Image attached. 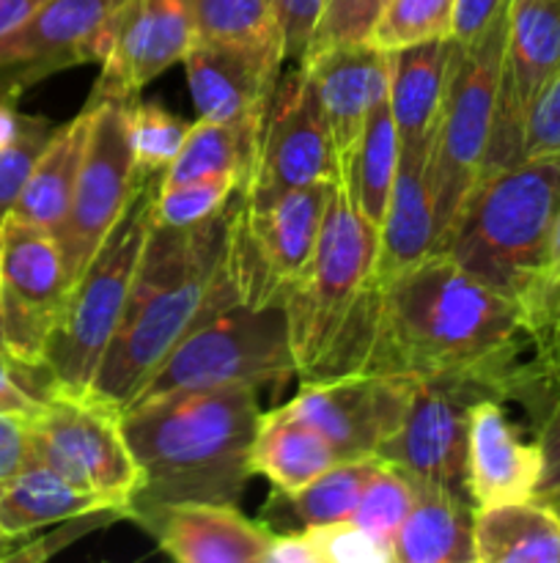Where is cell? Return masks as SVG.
I'll return each instance as SVG.
<instances>
[{
    "label": "cell",
    "mask_w": 560,
    "mask_h": 563,
    "mask_svg": "<svg viewBox=\"0 0 560 563\" xmlns=\"http://www.w3.org/2000/svg\"><path fill=\"white\" fill-rule=\"evenodd\" d=\"M530 352L511 297L432 251L393 278L377 280L371 341L360 374L406 379H467L505 401V388Z\"/></svg>",
    "instance_id": "1"
},
{
    "label": "cell",
    "mask_w": 560,
    "mask_h": 563,
    "mask_svg": "<svg viewBox=\"0 0 560 563\" xmlns=\"http://www.w3.org/2000/svg\"><path fill=\"white\" fill-rule=\"evenodd\" d=\"M236 302L228 269V207L190 229L154 223L121 328L88 396L124 412L181 339Z\"/></svg>",
    "instance_id": "2"
},
{
    "label": "cell",
    "mask_w": 560,
    "mask_h": 563,
    "mask_svg": "<svg viewBox=\"0 0 560 563\" xmlns=\"http://www.w3.org/2000/svg\"><path fill=\"white\" fill-rule=\"evenodd\" d=\"M258 416V390L247 385L179 390L126 407L121 427L143 476L126 517L187 500L236 504L253 476Z\"/></svg>",
    "instance_id": "3"
},
{
    "label": "cell",
    "mask_w": 560,
    "mask_h": 563,
    "mask_svg": "<svg viewBox=\"0 0 560 563\" xmlns=\"http://www.w3.org/2000/svg\"><path fill=\"white\" fill-rule=\"evenodd\" d=\"M377 253L379 231L351 209L338 181L311 267L283 302L302 383L360 374L377 302Z\"/></svg>",
    "instance_id": "4"
},
{
    "label": "cell",
    "mask_w": 560,
    "mask_h": 563,
    "mask_svg": "<svg viewBox=\"0 0 560 563\" xmlns=\"http://www.w3.org/2000/svg\"><path fill=\"white\" fill-rule=\"evenodd\" d=\"M560 212V154L478 176L434 251L472 278L519 300L541 267Z\"/></svg>",
    "instance_id": "5"
},
{
    "label": "cell",
    "mask_w": 560,
    "mask_h": 563,
    "mask_svg": "<svg viewBox=\"0 0 560 563\" xmlns=\"http://www.w3.org/2000/svg\"><path fill=\"white\" fill-rule=\"evenodd\" d=\"M159 179L148 176L137 190L135 201L119 220L108 240L102 242L80 278L71 284L64 313L49 339L42 361L44 394L64 390V394H88L115 339L130 302L132 286L141 273L143 253L154 231V201H157ZM42 394V396H44Z\"/></svg>",
    "instance_id": "6"
},
{
    "label": "cell",
    "mask_w": 560,
    "mask_h": 563,
    "mask_svg": "<svg viewBox=\"0 0 560 563\" xmlns=\"http://www.w3.org/2000/svg\"><path fill=\"white\" fill-rule=\"evenodd\" d=\"M508 11H503L475 42H453V58H450L445 97L439 104L426 163L437 242L453 225L486 159L505 38H508Z\"/></svg>",
    "instance_id": "7"
},
{
    "label": "cell",
    "mask_w": 560,
    "mask_h": 563,
    "mask_svg": "<svg viewBox=\"0 0 560 563\" xmlns=\"http://www.w3.org/2000/svg\"><path fill=\"white\" fill-rule=\"evenodd\" d=\"M296 374L283 306H236L198 324L181 344L159 363L132 405L179 390H209L247 385L285 383Z\"/></svg>",
    "instance_id": "8"
},
{
    "label": "cell",
    "mask_w": 560,
    "mask_h": 563,
    "mask_svg": "<svg viewBox=\"0 0 560 563\" xmlns=\"http://www.w3.org/2000/svg\"><path fill=\"white\" fill-rule=\"evenodd\" d=\"M338 181L294 187L272 201L228 203V269L239 302L283 306L311 267L329 196Z\"/></svg>",
    "instance_id": "9"
},
{
    "label": "cell",
    "mask_w": 560,
    "mask_h": 563,
    "mask_svg": "<svg viewBox=\"0 0 560 563\" xmlns=\"http://www.w3.org/2000/svg\"><path fill=\"white\" fill-rule=\"evenodd\" d=\"M33 460L82 493L126 515L141 493V467L121 427V410L88 394L47 390L31 416Z\"/></svg>",
    "instance_id": "10"
},
{
    "label": "cell",
    "mask_w": 560,
    "mask_h": 563,
    "mask_svg": "<svg viewBox=\"0 0 560 563\" xmlns=\"http://www.w3.org/2000/svg\"><path fill=\"white\" fill-rule=\"evenodd\" d=\"M135 99L119 93L93 91L88 99V141L77 174L75 196L66 220L55 231V242L64 256L69 284H75L102 247L110 231L119 225L137 190L148 176L137 170L130 135V108Z\"/></svg>",
    "instance_id": "11"
},
{
    "label": "cell",
    "mask_w": 560,
    "mask_h": 563,
    "mask_svg": "<svg viewBox=\"0 0 560 563\" xmlns=\"http://www.w3.org/2000/svg\"><path fill=\"white\" fill-rule=\"evenodd\" d=\"M69 289L55 236L5 214L0 220V328L5 355L20 372H42Z\"/></svg>",
    "instance_id": "12"
},
{
    "label": "cell",
    "mask_w": 560,
    "mask_h": 563,
    "mask_svg": "<svg viewBox=\"0 0 560 563\" xmlns=\"http://www.w3.org/2000/svg\"><path fill=\"white\" fill-rule=\"evenodd\" d=\"M316 181H340V163L305 71L278 80L258 132L256 159L239 192L247 201H272L280 192Z\"/></svg>",
    "instance_id": "13"
},
{
    "label": "cell",
    "mask_w": 560,
    "mask_h": 563,
    "mask_svg": "<svg viewBox=\"0 0 560 563\" xmlns=\"http://www.w3.org/2000/svg\"><path fill=\"white\" fill-rule=\"evenodd\" d=\"M483 396H489L486 390L467 379H410L401 427L379 449L377 460L399 467L415 484L467 495L470 410Z\"/></svg>",
    "instance_id": "14"
},
{
    "label": "cell",
    "mask_w": 560,
    "mask_h": 563,
    "mask_svg": "<svg viewBox=\"0 0 560 563\" xmlns=\"http://www.w3.org/2000/svg\"><path fill=\"white\" fill-rule=\"evenodd\" d=\"M558 66L560 0H511L497 104L481 176L522 163L525 115Z\"/></svg>",
    "instance_id": "15"
},
{
    "label": "cell",
    "mask_w": 560,
    "mask_h": 563,
    "mask_svg": "<svg viewBox=\"0 0 560 563\" xmlns=\"http://www.w3.org/2000/svg\"><path fill=\"white\" fill-rule=\"evenodd\" d=\"M126 0H47L0 42V86L20 97L27 86L77 64H102Z\"/></svg>",
    "instance_id": "16"
},
{
    "label": "cell",
    "mask_w": 560,
    "mask_h": 563,
    "mask_svg": "<svg viewBox=\"0 0 560 563\" xmlns=\"http://www.w3.org/2000/svg\"><path fill=\"white\" fill-rule=\"evenodd\" d=\"M410 379L393 374H346L302 383L289 401L327 438L340 462L377 456L401 427Z\"/></svg>",
    "instance_id": "17"
},
{
    "label": "cell",
    "mask_w": 560,
    "mask_h": 563,
    "mask_svg": "<svg viewBox=\"0 0 560 563\" xmlns=\"http://www.w3.org/2000/svg\"><path fill=\"white\" fill-rule=\"evenodd\" d=\"M195 44L190 0H126L93 91L135 99Z\"/></svg>",
    "instance_id": "18"
},
{
    "label": "cell",
    "mask_w": 560,
    "mask_h": 563,
    "mask_svg": "<svg viewBox=\"0 0 560 563\" xmlns=\"http://www.w3.org/2000/svg\"><path fill=\"white\" fill-rule=\"evenodd\" d=\"M302 66L324 121L333 135L338 163L355 148L368 115L390 93V53L366 44H338L305 53Z\"/></svg>",
    "instance_id": "19"
},
{
    "label": "cell",
    "mask_w": 560,
    "mask_h": 563,
    "mask_svg": "<svg viewBox=\"0 0 560 563\" xmlns=\"http://www.w3.org/2000/svg\"><path fill=\"white\" fill-rule=\"evenodd\" d=\"M179 563H267L275 533L267 522L247 520L234 504L187 500L135 517Z\"/></svg>",
    "instance_id": "20"
},
{
    "label": "cell",
    "mask_w": 560,
    "mask_h": 563,
    "mask_svg": "<svg viewBox=\"0 0 560 563\" xmlns=\"http://www.w3.org/2000/svg\"><path fill=\"white\" fill-rule=\"evenodd\" d=\"M181 64L198 119L236 124L267 115L283 58L234 44L195 42Z\"/></svg>",
    "instance_id": "21"
},
{
    "label": "cell",
    "mask_w": 560,
    "mask_h": 563,
    "mask_svg": "<svg viewBox=\"0 0 560 563\" xmlns=\"http://www.w3.org/2000/svg\"><path fill=\"white\" fill-rule=\"evenodd\" d=\"M544 454L536 440H522L503 401L483 396L470 410L467 432V495L475 509L516 504L538 495Z\"/></svg>",
    "instance_id": "22"
},
{
    "label": "cell",
    "mask_w": 560,
    "mask_h": 563,
    "mask_svg": "<svg viewBox=\"0 0 560 563\" xmlns=\"http://www.w3.org/2000/svg\"><path fill=\"white\" fill-rule=\"evenodd\" d=\"M453 38L390 49V113L399 132V152L428 157L439 104L445 97Z\"/></svg>",
    "instance_id": "23"
},
{
    "label": "cell",
    "mask_w": 560,
    "mask_h": 563,
    "mask_svg": "<svg viewBox=\"0 0 560 563\" xmlns=\"http://www.w3.org/2000/svg\"><path fill=\"white\" fill-rule=\"evenodd\" d=\"M393 548L395 563H475V506L453 489L415 484Z\"/></svg>",
    "instance_id": "24"
},
{
    "label": "cell",
    "mask_w": 560,
    "mask_h": 563,
    "mask_svg": "<svg viewBox=\"0 0 560 563\" xmlns=\"http://www.w3.org/2000/svg\"><path fill=\"white\" fill-rule=\"evenodd\" d=\"M338 454L316 427L285 401L278 410L258 416L250 451L253 476H264L275 493L294 495L338 465Z\"/></svg>",
    "instance_id": "25"
},
{
    "label": "cell",
    "mask_w": 560,
    "mask_h": 563,
    "mask_svg": "<svg viewBox=\"0 0 560 563\" xmlns=\"http://www.w3.org/2000/svg\"><path fill=\"white\" fill-rule=\"evenodd\" d=\"M428 157L399 152V174L390 192L388 212L379 229L377 280L393 278L412 267L437 245L434 207L426 185Z\"/></svg>",
    "instance_id": "26"
},
{
    "label": "cell",
    "mask_w": 560,
    "mask_h": 563,
    "mask_svg": "<svg viewBox=\"0 0 560 563\" xmlns=\"http://www.w3.org/2000/svg\"><path fill=\"white\" fill-rule=\"evenodd\" d=\"M88 124H91V113L86 108L71 121L55 126L53 137L38 154L20 198L11 209L16 220L38 225L55 236L69 212L71 196H75L77 174H80L82 154H86Z\"/></svg>",
    "instance_id": "27"
},
{
    "label": "cell",
    "mask_w": 560,
    "mask_h": 563,
    "mask_svg": "<svg viewBox=\"0 0 560 563\" xmlns=\"http://www.w3.org/2000/svg\"><path fill=\"white\" fill-rule=\"evenodd\" d=\"M108 511L113 509L36 460L27 462L11 482L0 487V531L14 539H25L38 528L108 515Z\"/></svg>",
    "instance_id": "28"
},
{
    "label": "cell",
    "mask_w": 560,
    "mask_h": 563,
    "mask_svg": "<svg viewBox=\"0 0 560 563\" xmlns=\"http://www.w3.org/2000/svg\"><path fill=\"white\" fill-rule=\"evenodd\" d=\"M475 563H560V517L547 500L475 509Z\"/></svg>",
    "instance_id": "29"
},
{
    "label": "cell",
    "mask_w": 560,
    "mask_h": 563,
    "mask_svg": "<svg viewBox=\"0 0 560 563\" xmlns=\"http://www.w3.org/2000/svg\"><path fill=\"white\" fill-rule=\"evenodd\" d=\"M399 174V132H395L390 102L382 99L368 115L355 148L340 163V187L351 209L371 229H382L390 192Z\"/></svg>",
    "instance_id": "30"
},
{
    "label": "cell",
    "mask_w": 560,
    "mask_h": 563,
    "mask_svg": "<svg viewBox=\"0 0 560 563\" xmlns=\"http://www.w3.org/2000/svg\"><path fill=\"white\" fill-rule=\"evenodd\" d=\"M505 399L519 401L530 416L533 434L544 454L536 498L560 489V341L549 350L527 352L511 377Z\"/></svg>",
    "instance_id": "31"
},
{
    "label": "cell",
    "mask_w": 560,
    "mask_h": 563,
    "mask_svg": "<svg viewBox=\"0 0 560 563\" xmlns=\"http://www.w3.org/2000/svg\"><path fill=\"white\" fill-rule=\"evenodd\" d=\"M261 121L228 124V121L198 119L190 126V135H187L179 157L168 165L159 179V187H173L181 181L203 179V176L228 174V170L239 174L245 181L253 159H256Z\"/></svg>",
    "instance_id": "32"
},
{
    "label": "cell",
    "mask_w": 560,
    "mask_h": 563,
    "mask_svg": "<svg viewBox=\"0 0 560 563\" xmlns=\"http://www.w3.org/2000/svg\"><path fill=\"white\" fill-rule=\"evenodd\" d=\"M377 465V456L338 462V465L329 467L327 473H322L316 482H311L305 489H300V493H275L269 506L278 509V520L283 517V520L296 522L300 528L351 520V515H355L357 504H360L362 498V489L371 482ZM300 528H296V531H300Z\"/></svg>",
    "instance_id": "33"
},
{
    "label": "cell",
    "mask_w": 560,
    "mask_h": 563,
    "mask_svg": "<svg viewBox=\"0 0 560 563\" xmlns=\"http://www.w3.org/2000/svg\"><path fill=\"white\" fill-rule=\"evenodd\" d=\"M195 42L234 44L283 58V25L275 0H190Z\"/></svg>",
    "instance_id": "34"
},
{
    "label": "cell",
    "mask_w": 560,
    "mask_h": 563,
    "mask_svg": "<svg viewBox=\"0 0 560 563\" xmlns=\"http://www.w3.org/2000/svg\"><path fill=\"white\" fill-rule=\"evenodd\" d=\"M522 311L527 335H530V352L549 350L560 341V212L555 218L552 234H549L547 253L541 267L525 286L516 300Z\"/></svg>",
    "instance_id": "35"
},
{
    "label": "cell",
    "mask_w": 560,
    "mask_h": 563,
    "mask_svg": "<svg viewBox=\"0 0 560 563\" xmlns=\"http://www.w3.org/2000/svg\"><path fill=\"white\" fill-rule=\"evenodd\" d=\"M456 0H388L371 44L379 49H401L410 44L450 38Z\"/></svg>",
    "instance_id": "36"
},
{
    "label": "cell",
    "mask_w": 560,
    "mask_h": 563,
    "mask_svg": "<svg viewBox=\"0 0 560 563\" xmlns=\"http://www.w3.org/2000/svg\"><path fill=\"white\" fill-rule=\"evenodd\" d=\"M239 187L242 176L231 170L181 181L173 187H159L157 201H154V220L157 225H170V229H190L223 212Z\"/></svg>",
    "instance_id": "37"
},
{
    "label": "cell",
    "mask_w": 560,
    "mask_h": 563,
    "mask_svg": "<svg viewBox=\"0 0 560 563\" xmlns=\"http://www.w3.org/2000/svg\"><path fill=\"white\" fill-rule=\"evenodd\" d=\"M190 126L184 119L165 110L157 102H132L130 135L135 148V163L143 176H163L168 165L179 157Z\"/></svg>",
    "instance_id": "38"
},
{
    "label": "cell",
    "mask_w": 560,
    "mask_h": 563,
    "mask_svg": "<svg viewBox=\"0 0 560 563\" xmlns=\"http://www.w3.org/2000/svg\"><path fill=\"white\" fill-rule=\"evenodd\" d=\"M412 504H415V482L406 473H401L399 467L379 460L371 482L362 489V498L351 520L377 533V537L393 539L404 517L410 515Z\"/></svg>",
    "instance_id": "39"
},
{
    "label": "cell",
    "mask_w": 560,
    "mask_h": 563,
    "mask_svg": "<svg viewBox=\"0 0 560 563\" xmlns=\"http://www.w3.org/2000/svg\"><path fill=\"white\" fill-rule=\"evenodd\" d=\"M311 542L316 563H395L393 539L371 533L355 520L300 528Z\"/></svg>",
    "instance_id": "40"
},
{
    "label": "cell",
    "mask_w": 560,
    "mask_h": 563,
    "mask_svg": "<svg viewBox=\"0 0 560 563\" xmlns=\"http://www.w3.org/2000/svg\"><path fill=\"white\" fill-rule=\"evenodd\" d=\"M53 132L55 126L49 119L22 113V124L16 137L9 146L0 148V220H3L5 214H11L22 187H25L27 176H31L33 165H36L38 154L47 146Z\"/></svg>",
    "instance_id": "41"
},
{
    "label": "cell",
    "mask_w": 560,
    "mask_h": 563,
    "mask_svg": "<svg viewBox=\"0 0 560 563\" xmlns=\"http://www.w3.org/2000/svg\"><path fill=\"white\" fill-rule=\"evenodd\" d=\"M388 0H324L307 53L338 44H366Z\"/></svg>",
    "instance_id": "42"
},
{
    "label": "cell",
    "mask_w": 560,
    "mask_h": 563,
    "mask_svg": "<svg viewBox=\"0 0 560 563\" xmlns=\"http://www.w3.org/2000/svg\"><path fill=\"white\" fill-rule=\"evenodd\" d=\"M560 154V66L552 71L522 126V163L538 157H558Z\"/></svg>",
    "instance_id": "43"
},
{
    "label": "cell",
    "mask_w": 560,
    "mask_h": 563,
    "mask_svg": "<svg viewBox=\"0 0 560 563\" xmlns=\"http://www.w3.org/2000/svg\"><path fill=\"white\" fill-rule=\"evenodd\" d=\"M275 5L283 25L285 60H300L311 47L324 0H275Z\"/></svg>",
    "instance_id": "44"
},
{
    "label": "cell",
    "mask_w": 560,
    "mask_h": 563,
    "mask_svg": "<svg viewBox=\"0 0 560 563\" xmlns=\"http://www.w3.org/2000/svg\"><path fill=\"white\" fill-rule=\"evenodd\" d=\"M33 460L31 416L0 412V487Z\"/></svg>",
    "instance_id": "45"
},
{
    "label": "cell",
    "mask_w": 560,
    "mask_h": 563,
    "mask_svg": "<svg viewBox=\"0 0 560 563\" xmlns=\"http://www.w3.org/2000/svg\"><path fill=\"white\" fill-rule=\"evenodd\" d=\"M508 5L511 0H456L450 38L459 44L475 42Z\"/></svg>",
    "instance_id": "46"
},
{
    "label": "cell",
    "mask_w": 560,
    "mask_h": 563,
    "mask_svg": "<svg viewBox=\"0 0 560 563\" xmlns=\"http://www.w3.org/2000/svg\"><path fill=\"white\" fill-rule=\"evenodd\" d=\"M20 368L0 357V412H20V416H33L42 401V396L31 394L27 385L20 379Z\"/></svg>",
    "instance_id": "47"
},
{
    "label": "cell",
    "mask_w": 560,
    "mask_h": 563,
    "mask_svg": "<svg viewBox=\"0 0 560 563\" xmlns=\"http://www.w3.org/2000/svg\"><path fill=\"white\" fill-rule=\"evenodd\" d=\"M267 563H316L311 542L302 531L275 533V542L267 553Z\"/></svg>",
    "instance_id": "48"
},
{
    "label": "cell",
    "mask_w": 560,
    "mask_h": 563,
    "mask_svg": "<svg viewBox=\"0 0 560 563\" xmlns=\"http://www.w3.org/2000/svg\"><path fill=\"white\" fill-rule=\"evenodd\" d=\"M47 0H0V42L9 38L20 25H25Z\"/></svg>",
    "instance_id": "49"
},
{
    "label": "cell",
    "mask_w": 560,
    "mask_h": 563,
    "mask_svg": "<svg viewBox=\"0 0 560 563\" xmlns=\"http://www.w3.org/2000/svg\"><path fill=\"white\" fill-rule=\"evenodd\" d=\"M20 124L22 113L16 110V93L5 91V88L0 86V148L9 146V143L14 141L16 132H20Z\"/></svg>",
    "instance_id": "50"
},
{
    "label": "cell",
    "mask_w": 560,
    "mask_h": 563,
    "mask_svg": "<svg viewBox=\"0 0 560 563\" xmlns=\"http://www.w3.org/2000/svg\"><path fill=\"white\" fill-rule=\"evenodd\" d=\"M20 542L22 539H14L9 537V533L0 531V561H14L16 550H20Z\"/></svg>",
    "instance_id": "51"
},
{
    "label": "cell",
    "mask_w": 560,
    "mask_h": 563,
    "mask_svg": "<svg viewBox=\"0 0 560 563\" xmlns=\"http://www.w3.org/2000/svg\"><path fill=\"white\" fill-rule=\"evenodd\" d=\"M541 500H547V504L552 506V509L558 511V517H560V489H555V493H549L547 498H541Z\"/></svg>",
    "instance_id": "52"
},
{
    "label": "cell",
    "mask_w": 560,
    "mask_h": 563,
    "mask_svg": "<svg viewBox=\"0 0 560 563\" xmlns=\"http://www.w3.org/2000/svg\"><path fill=\"white\" fill-rule=\"evenodd\" d=\"M0 357H9L5 355V344H3V328H0Z\"/></svg>",
    "instance_id": "53"
}]
</instances>
